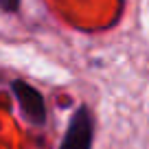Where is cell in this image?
Listing matches in <instances>:
<instances>
[{
  "mask_svg": "<svg viewBox=\"0 0 149 149\" xmlns=\"http://www.w3.org/2000/svg\"><path fill=\"white\" fill-rule=\"evenodd\" d=\"M94 140V116L88 105H79L72 112L59 149H92Z\"/></svg>",
  "mask_w": 149,
  "mask_h": 149,
  "instance_id": "6da1fadb",
  "label": "cell"
},
{
  "mask_svg": "<svg viewBox=\"0 0 149 149\" xmlns=\"http://www.w3.org/2000/svg\"><path fill=\"white\" fill-rule=\"evenodd\" d=\"M11 92H13L15 101L20 105L22 116L26 118L31 125L42 127L46 123V103H44L42 92L35 88V86L26 84L22 79H13L11 81Z\"/></svg>",
  "mask_w": 149,
  "mask_h": 149,
  "instance_id": "7a4b0ae2",
  "label": "cell"
},
{
  "mask_svg": "<svg viewBox=\"0 0 149 149\" xmlns=\"http://www.w3.org/2000/svg\"><path fill=\"white\" fill-rule=\"evenodd\" d=\"M0 9L5 13H15L20 9V0H0Z\"/></svg>",
  "mask_w": 149,
  "mask_h": 149,
  "instance_id": "3957f363",
  "label": "cell"
}]
</instances>
